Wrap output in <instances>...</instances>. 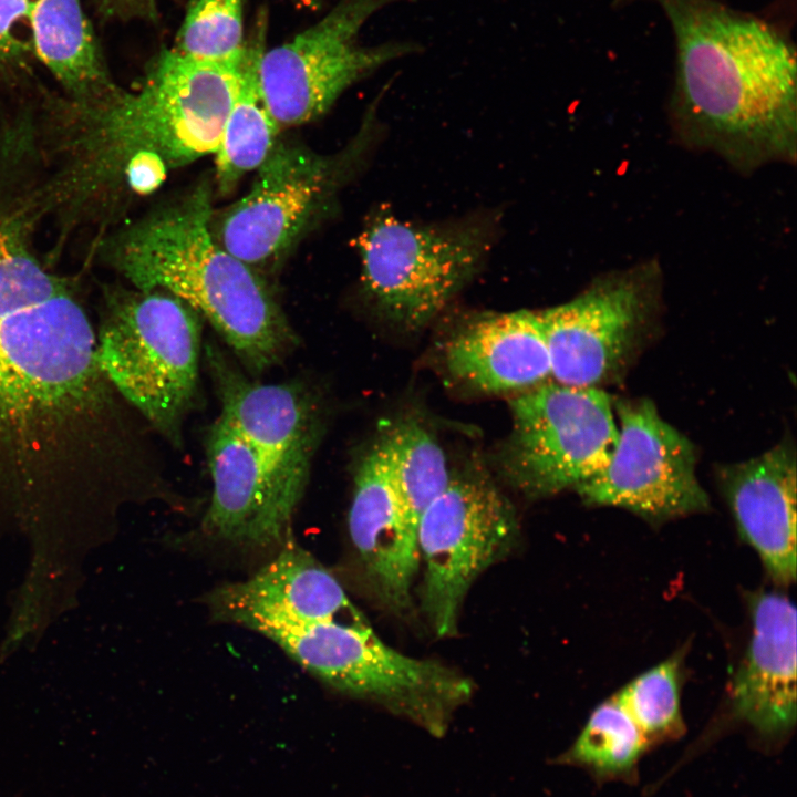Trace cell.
I'll use <instances>...</instances> for the list:
<instances>
[{"label":"cell","instance_id":"6da1fadb","mask_svg":"<svg viewBox=\"0 0 797 797\" xmlns=\"http://www.w3.org/2000/svg\"><path fill=\"white\" fill-rule=\"evenodd\" d=\"M113 386L70 292L0 321V487L25 506L92 487L105 469Z\"/></svg>","mask_w":797,"mask_h":797},{"label":"cell","instance_id":"7a4b0ae2","mask_svg":"<svg viewBox=\"0 0 797 797\" xmlns=\"http://www.w3.org/2000/svg\"><path fill=\"white\" fill-rule=\"evenodd\" d=\"M238 89V62L193 59L163 48L134 91L95 103L62 100L45 134L58 168L52 207L81 211L122 187L125 167L151 157L167 169L215 154ZM52 208V209H53Z\"/></svg>","mask_w":797,"mask_h":797},{"label":"cell","instance_id":"3957f363","mask_svg":"<svg viewBox=\"0 0 797 797\" xmlns=\"http://www.w3.org/2000/svg\"><path fill=\"white\" fill-rule=\"evenodd\" d=\"M655 1L675 35L681 135L744 172L793 162L797 66L788 41L766 22L711 0Z\"/></svg>","mask_w":797,"mask_h":797},{"label":"cell","instance_id":"277c9868","mask_svg":"<svg viewBox=\"0 0 797 797\" xmlns=\"http://www.w3.org/2000/svg\"><path fill=\"white\" fill-rule=\"evenodd\" d=\"M210 187L104 239L102 258L135 289L162 290L206 319L245 366L261 373L296 344L293 330L261 273L222 248L211 230Z\"/></svg>","mask_w":797,"mask_h":797},{"label":"cell","instance_id":"5b68a950","mask_svg":"<svg viewBox=\"0 0 797 797\" xmlns=\"http://www.w3.org/2000/svg\"><path fill=\"white\" fill-rule=\"evenodd\" d=\"M200 317L162 290L105 292L97 362L113 389L172 443L198 384Z\"/></svg>","mask_w":797,"mask_h":797},{"label":"cell","instance_id":"8992f818","mask_svg":"<svg viewBox=\"0 0 797 797\" xmlns=\"http://www.w3.org/2000/svg\"><path fill=\"white\" fill-rule=\"evenodd\" d=\"M495 225L478 215L415 222L380 208L354 241L364 294L390 321L423 327L479 271L491 250Z\"/></svg>","mask_w":797,"mask_h":797},{"label":"cell","instance_id":"52a82bcc","mask_svg":"<svg viewBox=\"0 0 797 797\" xmlns=\"http://www.w3.org/2000/svg\"><path fill=\"white\" fill-rule=\"evenodd\" d=\"M360 134L337 156L292 143H276L258 167L249 192L211 218L217 242L261 273L290 251L303 231L331 205L341 185L364 159L377 136L374 110Z\"/></svg>","mask_w":797,"mask_h":797},{"label":"cell","instance_id":"ba28073f","mask_svg":"<svg viewBox=\"0 0 797 797\" xmlns=\"http://www.w3.org/2000/svg\"><path fill=\"white\" fill-rule=\"evenodd\" d=\"M416 0H338L290 40L267 48L259 77L266 106L280 130L324 114L353 84L415 54L413 41L365 44L361 32L381 10Z\"/></svg>","mask_w":797,"mask_h":797},{"label":"cell","instance_id":"9c48e42d","mask_svg":"<svg viewBox=\"0 0 797 797\" xmlns=\"http://www.w3.org/2000/svg\"><path fill=\"white\" fill-rule=\"evenodd\" d=\"M510 411L503 469L529 497L576 489L604 468L617 444L614 402L598 387L551 380L515 397Z\"/></svg>","mask_w":797,"mask_h":797},{"label":"cell","instance_id":"30bf717a","mask_svg":"<svg viewBox=\"0 0 797 797\" xmlns=\"http://www.w3.org/2000/svg\"><path fill=\"white\" fill-rule=\"evenodd\" d=\"M517 532L509 501L476 473L453 477L423 513L417 525L421 607L436 636L456 634L469 588L507 555Z\"/></svg>","mask_w":797,"mask_h":797},{"label":"cell","instance_id":"8fae6325","mask_svg":"<svg viewBox=\"0 0 797 797\" xmlns=\"http://www.w3.org/2000/svg\"><path fill=\"white\" fill-rule=\"evenodd\" d=\"M660 294L654 263L603 275L573 299L538 311L551 380L598 387L628 366L646 339Z\"/></svg>","mask_w":797,"mask_h":797},{"label":"cell","instance_id":"7c38bea8","mask_svg":"<svg viewBox=\"0 0 797 797\" xmlns=\"http://www.w3.org/2000/svg\"><path fill=\"white\" fill-rule=\"evenodd\" d=\"M615 447L603 469L575 490L590 506L627 509L658 525L706 511L694 445L648 398L614 403Z\"/></svg>","mask_w":797,"mask_h":797},{"label":"cell","instance_id":"4fadbf2b","mask_svg":"<svg viewBox=\"0 0 797 797\" xmlns=\"http://www.w3.org/2000/svg\"><path fill=\"white\" fill-rule=\"evenodd\" d=\"M206 358L221 403L219 418L256 451L279 488L298 505L320 433L309 393L293 383L249 380L214 344L207 345Z\"/></svg>","mask_w":797,"mask_h":797},{"label":"cell","instance_id":"5bb4252c","mask_svg":"<svg viewBox=\"0 0 797 797\" xmlns=\"http://www.w3.org/2000/svg\"><path fill=\"white\" fill-rule=\"evenodd\" d=\"M31 115H21L0 136V321L55 296L70 292L35 256L39 220L51 210L48 177Z\"/></svg>","mask_w":797,"mask_h":797},{"label":"cell","instance_id":"9a60e30c","mask_svg":"<svg viewBox=\"0 0 797 797\" xmlns=\"http://www.w3.org/2000/svg\"><path fill=\"white\" fill-rule=\"evenodd\" d=\"M348 525L373 597L391 612L407 611L420 567L417 535L395 485L390 425L358 464Z\"/></svg>","mask_w":797,"mask_h":797},{"label":"cell","instance_id":"2e32d148","mask_svg":"<svg viewBox=\"0 0 797 797\" xmlns=\"http://www.w3.org/2000/svg\"><path fill=\"white\" fill-rule=\"evenodd\" d=\"M206 447L213 495L204 531L237 546L283 540L298 505L279 488L256 451L219 417Z\"/></svg>","mask_w":797,"mask_h":797},{"label":"cell","instance_id":"e0dca14e","mask_svg":"<svg viewBox=\"0 0 797 797\" xmlns=\"http://www.w3.org/2000/svg\"><path fill=\"white\" fill-rule=\"evenodd\" d=\"M796 454L783 442L718 469V483L742 540L779 586L796 580Z\"/></svg>","mask_w":797,"mask_h":797},{"label":"cell","instance_id":"ac0fdd59","mask_svg":"<svg viewBox=\"0 0 797 797\" xmlns=\"http://www.w3.org/2000/svg\"><path fill=\"white\" fill-rule=\"evenodd\" d=\"M747 604L752 631L731 690L732 708L762 735H785L796 722V608L773 590L751 593Z\"/></svg>","mask_w":797,"mask_h":797},{"label":"cell","instance_id":"d6986e66","mask_svg":"<svg viewBox=\"0 0 797 797\" xmlns=\"http://www.w3.org/2000/svg\"><path fill=\"white\" fill-rule=\"evenodd\" d=\"M453 376L485 392L530 390L551 381L549 351L538 311L480 318L445 349Z\"/></svg>","mask_w":797,"mask_h":797},{"label":"cell","instance_id":"ffe728a7","mask_svg":"<svg viewBox=\"0 0 797 797\" xmlns=\"http://www.w3.org/2000/svg\"><path fill=\"white\" fill-rule=\"evenodd\" d=\"M30 38L32 53L60 82L69 100L95 103L120 89L80 0H33Z\"/></svg>","mask_w":797,"mask_h":797},{"label":"cell","instance_id":"44dd1931","mask_svg":"<svg viewBox=\"0 0 797 797\" xmlns=\"http://www.w3.org/2000/svg\"><path fill=\"white\" fill-rule=\"evenodd\" d=\"M269 17L259 9L246 34L238 61V89L225 121L215 155L220 193L229 194L238 182L265 162L280 131L271 117L260 86L259 68L267 46Z\"/></svg>","mask_w":797,"mask_h":797},{"label":"cell","instance_id":"7402d4cb","mask_svg":"<svg viewBox=\"0 0 797 797\" xmlns=\"http://www.w3.org/2000/svg\"><path fill=\"white\" fill-rule=\"evenodd\" d=\"M390 432L395 485L405 516L417 535L423 513L453 476L443 448L421 423L404 418L391 424Z\"/></svg>","mask_w":797,"mask_h":797},{"label":"cell","instance_id":"603a6c76","mask_svg":"<svg viewBox=\"0 0 797 797\" xmlns=\"http://www.w3.org/2000/svg\"><path fill=\"white\" fill-rule=\"evenodd\" d=\"M648 739L615 696L591 713L567 753V760L600 775L628 773L636 764Z\"/></svg>","mask_w":797,"mask_h":797},{"label":"cell","instance_id":"cb8c5ba5","mask_svg":"<svg viewBox=\"0 0 797 797\" xmlns=\"http://www.w3.org/2000/svg\"><path fill=\"white\" fill-rule=\"evenodd\" d=\"M245 41V0H189L172 48L193 59L235 64Z\"/></svg>","mask_w":797,"mask_h":797},{"label":"cell","instance_id":"d4e9b609","mask_svg":"<svg viewBox=\"0 0 797 797\" xmlns=\"http://www.w3.org/2000/svg\"><path fill=\"white\" fill-rule=\"evenodd\" d=\"M681 662L672 656L643 672L614 696L646 739L680 735Z\"/></svg>","mask_w":797,"mask_h":797},{"label":"cell","instance_id":"484cf974","mask_svg":"<svg viewBox=\"0 0 797 797\" xmlns=\"http://www.w3.org/2000/svg\"><path fill=\"white\" fill-rule=\"evenodd\" d=\"M33 0H0V74L25 64L32 53L30 13Z\"/></svg>","mask_w":797,"mask_h":797},{"label":"cell","instance_id":"4316f807","mask_svg":"<svg viewBox=\"0 0 797 797\" xmlns=\"http://www.w3.org/2000/svg\"><path fill=\"white\" fill-rule=\"evenodd\" d=\"M100 14L107 20H139L155 23L158 18L156 0H95Z\"/></svg>","mask_w":797,"mask_h":797},{"label":"cell","instance_id":"83f0119b","mask_svg":"<svg viewBox=\"0 0 797 797\" xmlns=\"http://www.w3.org/2000/svg\"><path fill=\"white\" fill-rule=\"evenodd\" d=\"M296 8L308 11H317L322 7L323 0H288Z\"/></svg>","mask_w":797,"mask_h":797}]
</instances>
